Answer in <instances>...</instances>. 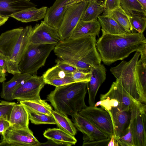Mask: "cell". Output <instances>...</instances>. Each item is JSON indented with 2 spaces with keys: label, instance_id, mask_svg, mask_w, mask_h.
Here are the masks:
<instances>
[{
  "label": "cell",
  "instance_id": "1",
  "mask_svg": "<svg viewBox=\"0 0 146 146\" xmlns=\"http://www.w3.org/2000/svg\"><path fill=\"white\" fill-rule=\"evenodd\" d=\"M96 37L89 35L62 40L55 46L54 52L59 59L89 71L92 66L100 64L102 61L96 46Z\"/></svg>",
  "mask_w": 146,
  "mask_h": 146
},
{
  "label": "cell",
  "instance_id": "2",
  "mask_svg": "<svg viewBox=\"0 0 146 146\" xmlns=\"http://www.w3.org/2000/svg\"><path fill=\"white\" fill-rule=\"evenodd\" d=\"M96 43L102 61L109 65L127 57L131 53L146 50V39L143 33L112 35L102 31Z\"/></svg>",
  "mask_w": 146,
  "mask_h": 146
},
{
  "label": "cell",
  "instance_id": "3",
  "mask_svg": "<svg viewBox=\"0 0 146 146\" xmlns=\"http://www.w3.org/2000/svg\"><path fill=\"white\" fill-rule=\"evenodd\" d=\"M87 82H75L56 87L47 96V100L55 110L72 116L87 107L85 102Z\"/></svg>",
  "mask_w": 146,
  "mask_h": 146
},
{
  "label": "cell",
  "instance_id": "4",
  "mask_svg": "<svg viewBox=\"0 0 146 146\" xmlns=\"http://www.w3.org/2000/svg\"><path fill=\"white\" fill-rule=\"evenodd\" d=\"M33 28L27 26L7 31L0 35V52L7 58L8 73L13 75L21 73L19 64L29 44Z\"/></svg>",
  "mask_w": 146,
  "mask_h": 146
},
{
  "label": "cell",
  "instance_id": "5",
  "mask_svg": "<svg viewBox=\"0 0 146 146\" xmlns=\"http://www.w3.org/2000/svg\"><path fill=\"white\" fill-rule=\"evenodd\" d=\"M55 45L29 43L18 65L21 73L36 75L38 70L44 66Z\"/></svg>",
  "mask_w": 146,
  "mask_h": 146
},
{
  "label": "cell",
  "instance_id": "6",
  "mask_svg": "<svg viewBox=\"0 0 146 146\" xmlns=\"http://www.w3.org/2000/svg\"><path fill=\"white\" fill-rule=\"evenodd\" d=\"M140 53L136 52L129 61H122L110 71L117 81L134 99L140 102L135 78V68Z\"/></svg>",
  "mask_w": 146,
  "mask_h": 146
},
{
  "label": "cell",
  "instance_id": "7",
  "mask_svg": "<svg viewBox=\"0 0 146 146\" xmlns=\"http://www.w3.org/2000/svg\"><path fill=\"white\" fill-rule=\"evenodd\" d=\"M136 100L116 80L107 93L100 95L99 106L108 112L114 108L129 111Z\"/></svg>",
  "mask_w": 146,
  "mask_h": 146
},
{
  "label": "cell",
  "instance_id": "8",
  "mask_svg": "<svg viewBox=\"0 0 146 146\" xmlns=\"http://www.w3.org/2000/svg\"><path fill=\"white\" fill-rule=\"evenodd\" d=\"M130 111L129 125L134 146H146V104L136 100Z\"/></svg>",
  "mask_w": 146,
  "mask_h": 146
},
{
  "label": "cell",
  "instance_id": "9",
  "mask_svg": "<svg viewBox=\"0 0 146 146\" xmlns=\"http://www.w3.org/2000/svg\"><path fill=\"white\" fill-rule=\"evenodd\" d=\"M45 84L42 76L32 75L15 89L13 93V100L19 102L40 100V92Z\"/></svg>",
  "mask_w": 146,
  "mask_h": 146
},
{
  "label": "cell",
  "instance_id": "10",
  "mask_svg": "<svg viewBox=\"0 0 146 146\" xmlns=\"http://www.w3.org/2000/svg\"><path fill=\"white\" fill-rule=\"evenodd\" d=\"M40 143L30 129H17L11 126L2 135L0 146H40Z\"/></svg>",
  "mask_w": 146,
  "mask_h": 146
},
{
  "label": "cell",
  "instance_id": "11",
  "mask_svg": "<svg viewBox=\"0 0 146 146\" xmlns=\"http://www.w3.org/2000/svg\"><path fill=\"white\" fill-rule=\"evenodd\" d=\"M78 113L108 136L111 137L113 134V128L110 115L104 110L94 106H87Z\"/></svg>",
  "mask_w": 146,
  "mask_h": 146
},
{
  "label": "cell",
  "instance_id": "12",
  "mask_svg": "<svg viewBox=\"0 0 146 146\" xmlns=\"http://www.w3.org/2000/svg\"><path fill=\"white\" fill-rule=\"evenodd\" d=\"M88 1L77 3L68 7L58 30L62 40L70 37L78 22L81 19Z\"/></svg>",
  "mask_w": 146,
  "mask_h": 146
},
{
  "label": "cell",
  "instance_id": "13",
  "mask_svg": "<svg viewBox=\"0 0 146 146\" xmlns=\"http://www.w3.org/2000/svg\"><path fill=\"white\" fill-rule=\"evenodd\" d=\"M62 40L58 30L42 21L33 28L29 43L36 44L56 45Z\"/></svg>",
  "mask_w": 146,
  "mask_h": 146
},
{
  "label": "cell",
  "instance_id": "14",
  "mask_svg": "<svg viewBox=\"0 0 146 146\" xmlns=\"http://www.w3.org/2000/svg\"><path fill=\"white\" fill-rule=\"evenodd\" d=\"M71 116L74 126L84 134L83 142L104 139L111 137L101 131L78 113Z\"/></svg>",
  "mask_w": 146,
  "mask_h": 146
},
{
  "label": "cell",
  "instance_id": "15",
  "mask_svg": "<svg viewBox=\"0 0 146 146\" xmlns=\"http://www.w3.org/2000/svg\"><path fill=\"white\" fill-rule=\"evenodd\" d=\"M90 71V81L87 82V88L88 94L89 106H94L98 90L106 80V70L104 66L100 64L92 66Z\"/></svg>",
  "mask_w": 146,
  "mask_h": 146
},
{
  "label": "cell",
  "instance_id": "16",
  "mask_svg": "<svg viewBox=\"0 0 146 146\" xmlns=\"http://www.w3.org/2000/svg\"><path fill=\"white\" fill-rule=\"evenodd\" d=\"M69 0H56L52 5L47 8L44 21L58 30L68 8L66 3Z\"/></svg>",
  "mask_w": 146,
  "mask_h": 146
},
{
  "label": "cell",
  "instance_id": "17",
  "mask_svg": "<svg viewBox=\"0 0 146 146\" xmlns=\"http://www.w3.org/2000/svg\"><path fill=\"white\" fill-rule=\"evenodd\" d=\"M108 113L112 122L113 134L116 139H118L125 133L130 122V110L122 111L118 109H112Z\"/></svg>",
  "mask_w": 146,
  "mask_h": 146
},
{
  "label": "cell",
  "instance_id": "18",
  "mask_svg": "<svg viewBox=\"0 0 146 146\" xmlns=\"http://www.w3.org/2000/svg\"><path fill=\"white\" fill-rule=\"evenodd\" d=\"M42 76L46 84L56 87L75 82L71 73L63 71L56 64L48 69Z\"/></svg>",
  "mask_w": 146,
  "mask_h": 146
},
{
  "label": "cell",
  "instance_id": "19",
  "mask_svg": "<svg viewBox=\"0 0 146 146\" xmlns=\"http://www.w3.org/2000/svg\"><path fill=\"white\" fill-rule=\"evenodd\" d=\"M36 6L28 0H0V15L9 17L22 10Z\"/></svg>",
  "mask_w": 146,
  "mask_h": 146
},
{
  "label": "cell",
  "instance_id": "20",
  "mask_svg": "<svg viewBox=\"0 0 146 146\" xmlns=\"http://www.w3.org/2000/svg\"><path fill=\"white\" fill-rule=\"evenodd\" d=\"M100 27L98 19L90 21L80 20L69 38H76L89 35L99 36Z\"/></svg>",
  "mask_w": 146,
  "mask_h": 146
},
{
  "label": "cell",
  "instance_id": "21",
  "mask_svg": "<svg viewBox=\"0 0 146 146\" xmlns=\"http://www.w3.org/2000/svg\"><path fill=\"white\" fill-rule=\"evenodd\" d=\"M28 112L23 105L16 104L11 111L9 121L11 126L19 129H29Z\"/></svg>",
  "mask_w": 146,
  "mask_h": 146
},
{
  "label": "cell",
  "instance_id": "22",
  "mask_svg": "<svg viewBox=\"0 0 146 146\" xmlns=\"http://www.w3.org/2000/svg\"><path fill=\"white\" fill-rule=\"evenodd\" d=\"M47 8L46 6L39 8L31 7L13 14L10 17L23 23L36 21L44 18Z\"/></svg>",
  "mask_w": 146,
  "mask_h": 146
},
{
  "label": "cell",
  "instance_id": "23",
  "mask_svg": "<svg viewBox=\"0 0 146 146\" xmlns=\"http://www.w3.org/2000/svg\"><path fill=\"white\" fill-rule=\"evenodd\" d=\"M30 74L19 73L14 75L7 82H2L1 97L8 101H12L13 93L17 87L24 80L31 76Z\"/></svg>",
  "mask_w": 146,
  "mask_h": 146
},
{
  "label": "cell",
  "instance_id": "24",
  "mask_svg": "<svg viewBox=\"0 0 146 146\" xmlns=\"http://www.w3.org/2000/svg\"><path fill=\"white\" fill-rule=\"evenodd\" d=\"M47 138L60 144L62 145L71 146L74 145L77 140L73 136L59 128H48L43 133Z\"/></svg>",
  "mask_w": 146,
  "mask_h": 146
},
{
  "label": "cell",
  "instance_id": "25",
  "mask_svg": "<svg viewBox=\"0 0 146 146\" xmlns=\"http://www.w3.org/2000/svg\"><path fill=\"white\" fill-rule=\"evenodd\" d=\"M135 75L140 102L146 103V60L140 58L137 62Z\"/></svg>",
  "mask_w": 146,
  "mask_h": 146
},
{
  "label": "cell",
  "instance_id": "26",
  "mask_svg": "<svg viewBox=\"0 0 146 146\" xmlns=\"http://www.w3.org/2000/svg\"><path fill=\"white\" fill-rule=\"evenodd\" d=\"M97 19L102 28V31L112 35L130 33L108 15L103 14L99 16Z\"/></svg>",
  "mask_w": 146,
  "mask_h": 146
},
{
  "label": "cell",
  "instance_id": "27",
  "mask_svg": "<svg viewBox=\"0 0 146 146\" xmlns=\"http://www.w3.org/2000/svg\"><path fill=\"white\" fill-rule=\"evenodd\" d=\"M52 115L55 119L56 124L59 128L73 136L76 135V129L68 116L55 110H53Z\"/></svg>",
  "mask_w": 146,
  "mask_h": 146
},
{
  "label": "cell",
  "instance_id": "28",
  "mask_svg": "<svg viewBox=\"0 0 146 146\" xmlns=\"http://www.w3.org/2000/svg\"><path fill=\"white\" fill-rule=\"evenodd\" d=\"M120 6L128 16H146V10L137 0H120Z\"/></svg>",
  "mask_w": 146,
  "mask_h": 146
},
{
  "label": "cell",
  "instance_id": "29",
  "mask_svg": "<svg viewBox=\"0 0 146 146\" xmlns=\"http://www.w3.org/2000/svg\"><path fill=\"white\" fill-rule=\"evenodd\" d=\"M102 3L99 0H89L81 20L90 21L98 18L104 12Z\"/></svg>",
  "mask_w": 146,
  "mask_h": 146
},
{
  "label": "cell",
  "instance_id": "30",
  "mask_svg": "<svg viewBox=\"0 0 146 146\" xmlns=\"http://www.w3.org/2000/svg\"><path fill=\"white\" fill-rule=\"evenodd\" d=\"M19 102L25 107L35 112L48 115L52 114V108L45 100L41 99L38 100L21 101Z\"/></svg>",
  "mask_w": 146,
  "mask_h": 146
},
{
  "label": "cell",
  "instance_id": "31",
  "mask_svg": "<svg viewBox=\"0 0 146 146\" xmlns=\"http://www.w3.org/2000/svg\"><path fill=\"white\" fill-rule=\"evenodd\" d=\"M103 14L110 16L129 32H133V30L131 25L129 16L120 6Z\"/></svg>",
  "mask_w": 146,
  "mask_h": 146
},
{
  "label": "cell",
  "instance_id": "32",
  "mask_svg": "<svg viewBox=\"0 0 146 146\" xmlns=\"http://www.w3.org/2000/svg\"><path fill=\"white\" fill-rule=\"evenodd\" d=\"M29 115V119L31 123L35 125L41 124H56L52 115H48L35 112L25 107Z\"/></svg>",
  "mask_w": 146,
  "mask_h": 146
},
{
  "label": "cell",
  "instance_id": "33",
  "mask_svg": "<svg viewBox=\"0 0 146 146\" xmlns=\"http://www.w3.org/2000/svg\"><path fill=\"white\" fill-rule=\"evenodd\" d=\"M129 21L133 29L137 33H143L146 26L145 16L140 15H134L129 16Z\"/></svg>",
  "mask_w": 146,
  "mask_h": 146
},
{
  "label": "cell",
  "instance_id": "34",
  "mask_svg": "<svg viewBox=\"0 0 146 146\" xmlns=\"http://www.w3.org/2000/svg\"><path fill=\"white\" fill-rule=\"evenodd\" d=\"M16 104L15 102L1 101L0 102V119H4L9 121L11 111Z\"/></svg>",
  "mask_w": 146,
  "mask_h": 146
},
{
  "label": "cell",
  "instance_id": "35",
  "mask_svg": "<svg viewBox=\"0 0 146 146\" xmlns=\"http://www.w3.org/2000/svg\"><path fill=\"white\" fill-rule=\"evenodd\" d=\"M119 146H134L132 132L129 125L125 133L117 140Z\"/></svg>",
  "mask_w": 146,
  "mask_h": 146
},
{
  "label": "cell",
  "instance_id": "36",
  "mask_svg": "<svg viewBox=\"0 0 146 146\" xmlns=\"http://www.w3.org/2000/svg\"><path fill=\"white\" fill-rule=\"evenodd\" d=\"M90 71H86L81 70L71 73L72 78L75 82H88L90 81Z\"/></svg>",
  "mask_w": 146,
  "mask_h": 146
},
{
  "label": "cell",
  "instance_id": "37",
  "mask_svg": "<svg viewBox=\"0 0 146 146\" xmlns=\"http://www.w3.org/2000/svg\"><path fill=\"white\" fill-rule=\"evenodd\" d=\"M56 65L60 68L67 72L72 73L80 70L76 67L58 58L56 60Z\"/></svg>",
  "mask_w": 146,
  "mask_h": 146
},
{
  "label": "cell",
  "instance_id": "38",
  "mask_svg": "<svg viewBox=\"0 0 146 146\" xmlns=\"http://www.w3.org/2000/svg\"><path fill=\"white\" fill-rule=\"evenodd\" d=\"M102 5L104 9L103 13H105L119 7L120 0H104Z\"/></svg>",
  "mask_w": 146,
  "mask_h": 146
},
{
  "label": "cell",
  "instance_id": "39",
  "mask_svg": "<svg viewBox=\"0 0 146 146\" xmlns=\"http://www.w3.org/2000/svg\"><path fill=\"white\" fill-rule=\"evenodd\" d=\"M111 137L104 139L83 142L82 146H107L108 143Z\"/></svg>",
  "mask_w": 146,
  "mask_h": 146
},
{
  "label": "cell",
  "instance_id": "40",
  "mask_svg": "<svg viewBox=\"0 0 146 146\" xmlns=\"http://www.w3.org/2000/svg\"><path fill=\"white\" fill-rule=\"evenodd\" d=\"M11 126L9 120L4 119H0V133L3 134Z\"/></svg>",
  "mask_w": 146,
  "mask_h": 146
},
{
  "label": "cell",
  "instance_id": "41",
  "mask_svg": "<svg viewBox=\"0 0 146 146\" xmlns=\"http://www.w3.org/2000/svg\"><path fill=\"white\" fill-rule=\"evenodd\" d=\"M107 146H119L117 140L113 134L111 136Z\"/></svg>",
  "mask_w": 146,
  "mask_h": 146
},
{
  "label": "cell",
  "instance_id": "42",
  "mask_svg": "<svg viewBox=\"0 0 146 146\" xmlns=\"http://www.w3.org/2000/svg\"><path fill=\"white\" fill-rule=\"evenodd\" d=\"M89 0H69L66 3V6L68 7L70 6L80 3L87 1Z\"/></svg>",
  "mask_w": 146,
  "mask_h": 146
},
{
  "label": "cell",
  "instance_id": "43",
  "mask_svg": "<svg viewBox=\"0 0 146 146\" xmlns=\"http://www.w3.org/2000/svg\"><path fill=\"white\" fill-rule=\"evenodd\" d=\"M7 59L0 57V67L4 70L7 68Z\"/></svg>",
  "mask_w": 146,
  "mask_h": 146
},
{
  "label": "cell",
  "instance_id": "44",
  "mask_svg": "<svg viewBox=\"0 0 146 146\" xmlns=\"http://www.w3.org/2000/svg\"><path fill=\"white\" fill-rule=\"evenodd\" d=\"M5 71L0 67V83H2L6 80Z\"/></svg>",
  "mask_w": 146,
  "mask_h": 146
},
{
  "label": "cell",
  "instance_id": "45",
  "mask_svg": "<svg viewBox=\"0 0 146 146\" xmlns=\"http://www.w3.org/2000/svg\"><path fill=\"white\" fill-rule=\"evenodd\" d=\"M9 17L0 15V26L4 24L8 20Z\"/></svg>",
  "mask_w": 146,
  "mask_h": 146
},
{
  "label": "cell",
  "instance_id": "46",
  "mask_svg": "<svg viewBox=\"0 0 146 146\" xmlns=\"http://www.w3.org/2000/svg\"><path fill=\"white\" fill-rule=\"evenodd\" d=\"M143 6L144 9L146 10V0H137Z\"/></svg>",
  "mask_w": 146,
  "mask_h": 146
},
{
  "label": "cell",
  "instance_id": "47",
  "mask_svg": "<svg viewBox=\"0 0 146 146\" xmlns=\"http://www.w3.org/2000/svg\"><path fill=\"white\" fill-rule=\"evenodd\" d=\"M0 57H2L3 58H6L7 59V58L5 56H4L0 52Z\"/></svg>",
  "mask_w": 146,
  "mask_h": 146
},
{
  "label": "cell",
  "instance_id": "48",
  "mask_svg": "<svg viewBox=\"0 0 146 146\" xmlns=\"http://www.w3.org/2000/svg\"><path fill=\"white\" fill-rule=\"evenodd\" d=\"M1 134L0 133V135Z\"/></svg>",
  "mask_w": 146,
  "mask_h": 146
},
{
  "label": "cell",
  "instance_id": "49",
  "mask_svg": "<svg viewBox=\"0 0 146 146\" xmlns=\"http://www.w3.org/2000/svg\"><path fill=\"white\" fill-rule=\"evenodd\" d=\"M29 0V1L30 0Z\"/></svg>",
  "mask_w": 146,
  "mask_h": 146
},
{
  "label": "cell",
  "instance_id": "50",
  "mask_svg": "<svg viewBox=\"0 0 146 146\" xmlns=\"http://www.w3.org/2000/svg\"></svg>",
  "mask_w": 146,
  "mask_h": 146
}]
</instances>
